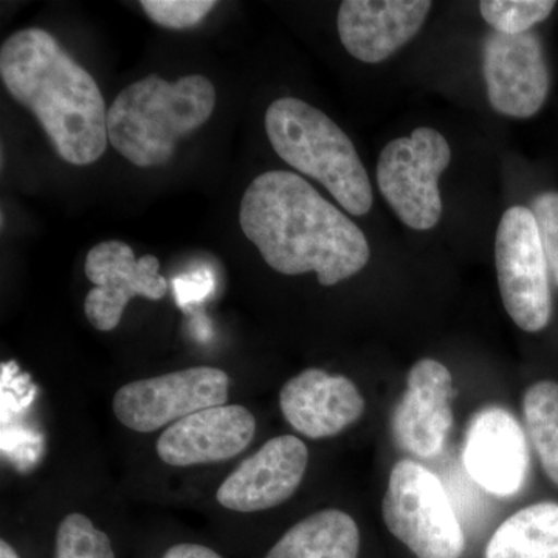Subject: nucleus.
I'll return each instance as SVG.
<instances>
[{"instance_id": "1", "label": "nucleus", "mask_w": 558, "mask_h": 558, "mask_svg": "<svg viewBox=\"0 0 558 558\" xmlns=\"http://www.w3.org/2000/svg\"><path fill=\"white\" fill-rule=\"evenodd\" d=\"M240 223L267 266L288 277L314 271L319 284L332 288L369 263L365 233L290 171H267L250 183Z\"/></svg>"}, {"instance_id": "2", "label": "nucleus", "mask_w": 558, "mask_h": 558, "mask_svg": "<svg viewBox=\"0 0 558 558\" xmlns=\"http://www.w3.org/2000/svg\"><path fill=\"white\" fill-rule=\"evenodd\" d=\"M0 76L31 110L62 160L87 167L109 145L108 110L97 81L43 28L13 33L0 49Z\"/></svg>"}, {"instance_id": "3", "label": "nucleus", "mask_w": 558, "mask_h": 558, "mask_svg": "<svg viewBox=\"0 0 558 558\" xmlns=\"http://www.w3.org/2000/svg\"><path fill=\"white\" fill-rule=\"evenodd\" d=\"M216 106V89L202 75L174 84L159 75L131 84L108 109L109 143L138 168L171 160L180 138L207 123Z\"/></svg>"}, {"instance_id": "4", "label": "nucleus", "mask_w": 558, "mask_h": 558, "mask_svg": "<svg viewBox=\"0 0 558 558\" xmlns=\"http://www.w3.org/2000/svg\"><path fill=\"white\" fill-rule=\"evenodd\" d=\"M266 132L289 167L322 183L349 215H368L374 202L368 172L336 121L310 102L284 97L267 108Z\"/></svg>"}, {"instance_id": "5", "label": "nucleus", "mask_w": 558, "mask_h": 558, "mask_svg": "<svg viewBox=\"0 0 558 558\" xmlns=\"http://www.w3.org/2000/svg\"><path fill=\"white\" fill-rule=\"evenodd\" d=\"M389 534L414 558H464L468 537L435 473L402 459L389 473L381 501Z\"/></svg>"}, {"instance_id": "6", "label": "nucleus", "mask_w": 558, "mask_h": 558, "mask_svg": "<svg viewBox=\"0 0 558 558\" xmlns=\"http://www.w3.org/2000/svg\"><path fill=\"white\" fill-rule=\"evenodd\" d=\"M449 142L433 128H417L410 137L392 140L377 161V185L407 227L427 231L442 216L439 178L449 168Z\"/></svg>"}, {"instance_id": "7", "label": "nucleus", "mask_w": 558, "mask_h": 558, "mask_svg": "<svg viewBox=\"0 0 558 558\" xmlns=\"http://www.w3.org/2000/svg\"><path fill=\"white\" fill-rule=\"evenodd\" d=\"M495 264L502 304L512 322L529 333L548 328L554 314L550 274L531 209L512 207L502 215Z\"/></svg>"}, {"instance_id": "8", "label": "nucleus", "mask_w": 558, "mask_h": 558, "mask_svg": "<svg viewBox=\"0 0 558 558\" xmlns=\"http://www.w3.org/2000/svg\"><path fill=\"white\" fill-rule=\"evenodd\" d=\"M229 395L226 371L194 366L123 385L113 396L112 410L132 432L154 433L197 411L227 405Z\"/></svg>"}, {"instance_id": "9", "label": "nucleus", "mask_w": 558, "mask_h": 558, "mask_svg": "<svg viewBox=\"0 0 558 558\" xmlns=\"http://www.w3.org/2000/svg\"><path fill=\"white\" fill-rule=\"evenodd\" d=\"M159 269L156 256L137 259L126 242L106 241L90 248L84 263V274L94 284L84 300V314L90 325L101 332H110L120 325L124 310L135 296L163 299L168 281Z\"/></svg>"}, {"instance_id": "10", "label": "nucleus", "mask_w": 558, "mask_h": 558, "mask_svg": "<svg viewBox=\"0 0 558 558\" xmlns=\"http://www.w3.org/2000/svg\"><path fill=\"white\" fill-rule=\"evenodd\" d=\"M487 98L498 113L531 119L548 98L550 76L537 33L492 32L484 43Z\"/></svg>"}, {"instance_id": "11", "label": "nucleus", "mask_w": 558, "mask_h": 558, "mask_svg": "<svg viewBox=\"0 0 558 558\" xmlns=\"http://www.w3.org/2000/svg\"><path fill=\"white\" fill-rule=\"evenodd\" d=\"M310 464L306 444L292 435L267 440L245 458L216 492L223 509L238 513L278 508L299 490Z\"/></svg>"}, {"instance_id": "12", "label": "nucleus", "mask_w": 558, "mask_h": 558, "mask_svg": "<svg viewBox=\"0 0 558 558\" xmlns=\"http://www.w3.org/2000/svg\"><path fill=\"white\" fill-rule=\"evenodd\" d=\"M453 377L446 365L422 359L411 366L407 391L391 417L392 435L403 450L418 458L442 451L453 425Z\"/></svg>"}, {"instance_id": "13", "label": "nucleus", "mask_w": 558, "mask_h": 558, "mask_svg": "<svg viewBox=\"0 0 558 558\" xmlns=\"http://www.w3.org/2000/svg\"><path fill=\"white\" fill-rule=\"evenodd\" d=\"M462 461L472 480L488 494L512 497L526 481V436L508 410L487 407L470 421Z\"/></svg>"}, {"instance_id": "14", "label": "nucleus", "mask_w": 558, "mask_h": 558, "mask_svg": "<svg viewBox=\"0 0 558 558\" xmlns=\"http://www.w3.org/2000/svg\"><path fill=\"white\" fill-rule=\"evenodd\" d=\"M255 435L256 418L245 407H211L165 429L156 450L171 468L215 464L247 450Z\"/></svg>"}, {"instance_id": "15", "label": "nucleus", "mask_w": 558, "mask_h": 558, "mask_svg": "<svg viewBox=\"0 0 558 558\" xmlns=\"http://www.w3.org/2000/svg\"><path fill=\"white\" fill-rule=\"evenodd\" d=\"M279 409L290 427L310 439H328L354 425L366 403L354 381L310 368L286 381Z\"/></svg>"}, {"instance_id": "16", "label": "nucleus", "mask_w": 558, "mask_h": 558, "mask_svg": "<svg viewBox=\"0 0 558 558\" xmlns=\"http://www.w3.org/2000/svg\"><path fill=\"white\" fill-rule=\"evenodd\" d=\"M432 7L428 0H347L337 17L341 44L355 60L379 64L417 35Z\"/></svg>"}, {"instance_id": "17", "label": "nucleus", "mask_w": 558, "mask_h": 558, "mask_svg": "<svg viewBox=\"0 0 558 558\" xmlns=\"http://www.w3.org/2000/svg\"><path fill=\"white\" fill-rule=\"evenodd\" d=\"M357 521L340 509H323L289 527L263 558H360Z\"/></svg>"}, {"instance_id": "18", "label": "nucleus", "mask_w": 558, "mask_h": 558, "mask_svg": "<svg viewBox=\"0 0 558 558\" xmlns=\"http://www.w3.org/2000/svg\"><path fill=\"white\" fill-rule=\"evenodd\" d=\"M484 558H558V501L512 513L488 538Z\"/></svg>"}, {"instance_id": "19", "label": "nucleus", "mask_w": 558, "mask_h": 558, "mask_svg": "<svg viewBox=\"0 0 558 558\" xmlns=\"http://www.w3.org/2000/svg\"><path fill=\"white\" fill-rule=\"evenodd\" d=\"M523 417L543 473L558 488V380L539 379L524 391Z\"/></svg>"}, {"instance_id": "20", "label": "nucleus", "mask_w": 558, "mask_h": 558, "mask_svg": "<svg viewBox=\"0 0 558 558\" xmlns=\"http://www.w3.org/2000/svg\"><path fill=\"white\" fill-rule=\"evenodd\" d=\"M53 558H119L108 532L81 512L65 515L54 532Z\"/></svg>"}, {"instance_id": "21", "label": "nucleus", "mask_w": 558, "mask_h": 558, "mask_svg": "<svg viewBox=\"0 0 558 558\" xmlns=\"http://www.w3.org/2000/svg\"><path fill=\"white\" fill-rule=\"evenodd\" d=\"M556 5L553 0H483L480 13L495 32L520 35L548 20Z\"/></svg>"}, {"instance_id": "22", "label": "nucleus", "mask_w": 558, "mask_h": 558, "mask_svg": "<svg viewBox=\"0 0 558 558\" xmlns=\"http://www.w3.org/2000/svg\"><path fill=\"white\" fill-rule=\"evenodd\" d=\"M215 0H143L142 9L154 24L170 31H185L205 20Z\"/></svg>"}, {"instance_id": "23", "label": "nucleus", "mask_w": 558, "mask_h": 558, "mask_svg": "<svg viewBox=\"0 0 558 558\" xmlns=\"http://www.w3.org/2000/svg\"><path fill=\"white\" fill-rule=\"evenodd\" d=\"M531 211L537 220L539 240L548 260L549 274L558 288V193L546 191L532 202Z\"/></svg>"}, {"instance_id": "24", "label": "nucleus", "mask_w": 558, "mask_h": 558, "mask_svg": "<svg viewBox=\"0 0 558 558\" xmlns=\"http://www.w3.org/2000/svg\"><path fill=\"white\" fill-rule=\"evenodd\" d=\"M159 558H227L219 550L199 542H175Z\"/></svg>"}, {"instance_id": "25", "label": "nucleus", "mask_w": 558, "mask_h": 558, "mask_svg": "<svg viewBox=\"0 0 558 558\" xmlns=\"http://www.w3.org/2000/svg\"><path fill=\"white\" fill-rule=\"evenodd\" d=\"M0 558H22V556L9 539L2 538V542H0Z\"/></svg>"}]
</instances>
